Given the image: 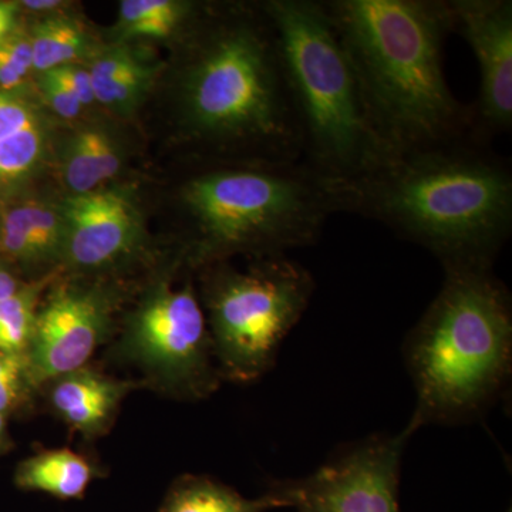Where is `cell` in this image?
<instances>
[{"instance_id": "obj_20", "label": "cell", "mask_w": 512, "mask_h": 512, "mask_svg": "<svg viewBox=\"0 0 512 512\" xmlns=\"http://www.w3.org/2000/svg\"><path fill=\"white\" fill-rule=\"evenodd\" d=\"M194 6L173 0H126L120 5V30L128 37H168L190 22Z\"/></svg>"}, {"instance_id": "obj_2", "label": "cell", "mask_w": 512, "mask_h": 512, "mask_svg": "<svg viewBox=\"0 0 512 512\" xmlns=\"http://www.w3.org/2000/svg\"><path fill=\"white\" fill-rule=\"evenodd\" d=\"M323 6L373 126L394 153L474 137L471 109L451 92L443 69L444 40L454 33L448 0H326Z\"/></svg>"}, {"instance_id": "obj_14", "label": "cell", "mask_w": 512, "mask_h": 512, "mask_svg": "<svg viewBox=\"0 0 512 512\" xmlns=\"http://www.w3.org/2000/svg\"><path fill=\"white\" fill-rule=\"evenodd\" d=\"M0 242L23 264H52L64 258L66 229L62 212L42 202L13 207L3 217Z\"/></svg>"}, {"instance_id": "obj_15", "label": "cell", "mask_w": 512, "mask_h": 512, "mask_svg": "<svg viewBox=\"0 0 512 512\" xmlns=\"http://www.w3.org/2000/svg\"><path fill=\"white\" fill-rule=\"evenodd\" d=\"M124 393L126 384L83 367L56 380L52 403L74 429L96 433L116 412Z\"/></svg>"}, {"instance_id": "obj_4", "label": "cell", "mask_w": 512, "mask_h": 512, "mask_svg": "<svg viewBox=\"0 0 512 512\" xmlns=\"http://www.w3.org/2000/svg\"><path fill=\"white\" fill-rule=\"evenodd\" d=\"M443 286L404 343L416 390L407 429L483 413L511 375V295L493 268L447 269Z\"/></svg>"}, {"instance_id": "obj_16", "label": "cell", "mask_w": 512, "mask_h": 512, "mask_svg": "<svg viewBox=\"0 0 512 512\" xmlns=\"http://www.w3.org/2000/svg\"><path fill=\"white\" fill-rule=\"evenodd\" d=\"M119 144L106 130L86 127L77 131L64 150L63 178L72 195L99 190L121 168Z\"/></svg>"}, {"instance_id": "obj_18", "label": "cell", "mask_w": 512, "mask_h": 512, "mask_svg": "<svg viewBox=\"0 0 512 512\" xmlns=\"http://www.w3.org/2000/svg\"><path fill=\"white\" fill-rule=\"evenodd\" d=\"M275 508H289V504L274 491L251 500L210 478L190 477L175 485L161 512H266Z\"/></svg>"}, {"instance_id": "obj_25", "label": "cell", "mask_w": 512, "mask_h": 512, "mask_svg": "<svg viewBox=\"0 0 512 512\" xmlns=\"http://www.w3.org/2000/svg\"><path fill=\"white\" fill-rule=\"evenodd\" d=\"M40 92L45 97L47 106L62 119L73 120L82 113L83 104L67 89L66 84L55 72L40 74Z\"/></svg>"}, {"instance_id": "obj_3", "label": "cell", "mask_w": 512, "mask_h": 512, "mask_svg": "<svg viewBox=\"0 0 512 512\" xmlns=\"http://www.w3.org/2000/svg\"><path fill=\"white\" fill-rule=\"evenodd\" d=\"M207 28L181 77L185 133L255 160H301V140L274 25L264 5Z\"/></svg>"}, {"instance_id": "obj_11", "label": "cell", "mask_w": 512, "mask_h": 512, "mask_svg": "<svg viewBox=\"0 0 512 512\" xmlns=\"http://www.w3.org/2000/svg\"><path fill=\"white\" fill-rule=\"evenodd\" d=\"M110 313V299L99 289H56L37 312L26 353L29 382H50L86 367L106 336Z\"/></svg>"}, {"instance_id": "obj_12", "label": "cell", "mask_w": 512, "mask_h": 512, "mask_svg": "<svg viewBox=\"0 0 512 512\" xmlns=\"http://www.w3.org/2000/svg\"><path fill=\"white\" fill-rule=\"evenodd\" d=\"M60 212L66 229L64 258L77 268L114 264L140 241V210L131 192L123 188L72 195Z\"/></svg>"}, {"instance_id": "obj_23", "label": "cell", "mask_w": 512, "mask_h": 512, "mask_svg": "<svg viewBox=\"0 0 512 512\" xmlns=\"http://www.w3.org/2000/svg\"><path fill=\"white\" fill-rule=\"evenodd\" d=\"M33 72L29 35L13 30L0 40V90L15 92Z\"/></svg>"}, {"instance_id": "obj_6", "label": "cell", "mask_w": 512, "mask_h": 512, "mask_svg": "<svg viewBox=\"0 0 512 512\" xmlns=\"http://www.w3.org/2000/svg\"><path fill=\"white\" fill-rule=\"evenodd\" d=\"M181 201L201 259L237 251L276 256L312 247L338 214L329 181L302 160L207 168L183 185Z\"/></svg>"}, {"instance_id": "obj_17", "label": "cell", "mask_w": 512, "mask_h": 512, "mask_svg": "<svg viewBox=\"0 0 512 512\" xmlns=\"http://www.w3.org/2000/svg\"><path fill=\"white\" fill-rule=\"evenodd\" d=\"M94 477L89 461L70 450H53L26 460L16 473L23 490L39 491L60 498H82Z\"/></svg>"}, {"instance_id": "obj_27", "label": "cell", "mask_w": 512, "mask_h": 512, "mask_svg": "<svg viewBox=\"0 0 512 512\" xmlns=\"http://www.w3.org/2000/svg\"><path fill=\"white\" fill-rule=\"evenodd\" d=\"M19 291L18 281L15 276L6 271L3 266H0V302L8 299L13 293Z\"/></svg>"}, {"instance_id": "obj_29", "label": "cell", "mask_w": 512, "mask_h": 512, "mask_svg": "<svg viewBox=\"0 0 512 512\" xmlns=\"http://www.w3.org/2000/svg\"><path fill=\"white\" fill-rule=\"evenodd\" d=\"M23 5L28 9L32 10H52L59 8L60 2H55V0H28V2H23Z\"/></svg>"}, {"instance_id": "obj_7", "label": "cell", "mask_w": 512, "mask_h": 512, "mask_svg": "<svg viewBox=\"0 0 512 512\" xmlns=\"http://www.w3.org/2000/svg\"><path fill=\"white\" fill-rule=\"evenodd\" d=\"M315 293L308 269L285 255L265 256L251 271H221L207 286L212 348L229 379L265 375Z\"/></svg>"}, {"instance_id": "obj_22", "label": "cell", "mask_w": 512, "mask_h": 512, "mask_svg": "<svg viewBox=\"0 0 512 512\" xmlns=\"http://www.w3.org/2000/svg\"><path fill=\"white\" fill-rule=\"evenodd\" d=\"M154 67L138 57L120 73L109 77L93 79L94 99L116 111L128 113L140 103L150 89L154 77Z\"/></svg>"}, {"instance_id": "obj_26", "label": "cell", "mask_w": 512, "mask_h": 512, "mask_svg": "<svg viewBox=\"0 0 512 512\" xmlns=\"http://www.w3.org/2000/svg\"><path fill=\"white\" fill-rule=\"evenodd\" d=\"M53 72L66 84L67 89L83 104V107L96 101L89 70L76 66V64H70V66L60 67Z\"/></svg>"}, {"instance_id": "obj_5", "label": "cell", "mask_w": 512, "mask_h": 512, "mask_svg": "<svg viewBox=\"0 0 512 512\" xmlns=\"http://www.w3.org/2000/svg\"><path fill=\"white\" fill-rule=\"evenodd\" d=\"M301 160L333 183L370 173L396 153L377 133L323 2L269 0Z\"/></svg>"}, {"instance_id": "obj_28", "label": "cell", "mask_w": 512, "mask_h": 512, "mask_svg": "<svg viewBox=\"0 0 512 512\" xmlns=\"http://www.w3.org/2000/svg\"><path fill=\"white\" fill-rule=\"evenodd\" d=\"M16 12V3L0 2V28L15 30Z\"/></svg>"}, {"instance_id": "obj_21", "label": "cell", "mask_w": 512, "mask_h": 512, "mask_svg": "<svg viewBox=\"0 0 512 512\" xmlns=\"http://www.w3.org/2000/svg\"><path fill=\"white\" fill-rule=\"evenodd\" d=\"M39 288H19L0 302V352L26 355L35 332Z\"/></svg>"}, {"instance_id": "obj_13", "label": "cell", "mask_w": 512, "mask_h": 512, "mask_svg": "<svg viewBox=\"0 0 512 512\" xmlns=\"http://www.w3.org/2000/svg\"><path fill=\"white\" fill-rule=\"evenodd\" d=\"M46 147L45 119L35 104L16 92L0 90V188L22 183L35 173Z\"/></svg>"}, {"instance_id": "obj_8", "label": "cell", "mask_w": 512, "mask_h": 512, "mask_svg": "<svg viewBox=\"0 0 512 512\" xmlns=\"http://www.w3.org/2000/svg\"><path fill=\"white\" fill-rule=\"evenodd\" d=\"M412 436L407 427L394 436L376 434L271 491L299 512H400V470Z\"/></svg>"}, {"instance_id": "obj_9", "label": "cell", "mask_w": 512, "mask_h": 512, "mask_svg": "<svg viewBox=\"0 0 512 512\" xmlns=\"http://www.w3.org/2000/svg\"><path fill=\"white\" fill-rule=\"evenodd\" d=\"M131 352L151 372L188 392L214 384L207 320L191 286H161L134 313L128 335Z\"/></svg>"}, {"instance_id": "obj_31", "label": "cell", "mask_w": 512, "mask_h": 512, "mask_svg": "<svg viewBox=\"0 0 512 512\" xmlns=\"http://www.w3.org/2000/svg\"><path fill=\"white\" fill-rule=\"evenodd\" d=\"M508 512H511V511H508Z\"/></svg>"}, {"instance_id": "obj_24", "label": "cell", "mask_w": 512, "mask_h": 512, "mask_svg": "<svg viewBox=\"0 0 512 512\" xmlns=\"http://www.w3.org/2000/svg\"><path fill=\"white\" fill-rule=\"evenodd\" d=\"M26 383H30L26 355L0 352V414L6 416L19 403Z\"/></svg>"}, {"instance_id": "obj_30", "label": "cell", "mask_w": 512, "mask_h": 512, "mask_svg": "<svg viewBox=\"0 0 512 512\" xmlns=\"http://www.w3.org/2000/svg\"><path fill=\"white\" fill-rule=\"evenodd\" d=\"M6 431V416L5 414H0V444H2L3 437H5Z\"/></svg>"}, {"instance_id": "obj_19", "label": "cell", "mask_w": 512, "mask_h": 512, "mask_svg": "<svg viewBox=\"0 0 512 512\" xmlns=\"http://www.w3.org/2000/svg\"><path fill=\"white\" fill-rule=\"evenodd\" d=\"M33 72L43 74L70 66L89 50V36L77 20L50 16L36 23L29 35Z\"/></svg>"}, {"instance_id": "obj_1", "label": "cell", "mask_w": 512, "mask_h": 512, "mask_svg": "<svg viewBox=\"0 0 512 512\" xmlns=\"http://www.w3.org/2000/svg\"><path fill=\"white\" fill-rule=\"evenodd\" d=\"M329 185L336 212L380 222L429 249L444 271L493 268L511 235V165L474 137L399 153Z\"/></svg>"}, {"instance_id": "obj_10", "label": "cell", "mask_w": 512, "mask_h": 512, "mask_svg": "<svg viewBox=\"0 0 512 512\" xmlns=\"http://www.w3.org/2000/svg\"><path fill=\"white\" fill-rule=\"evenodd\" d=\"M454 32L476 55L480 93L471 109L474 137L487 140L510 133L512 127V2L511 0H448Z\"/></svg>"}]
</instances>
